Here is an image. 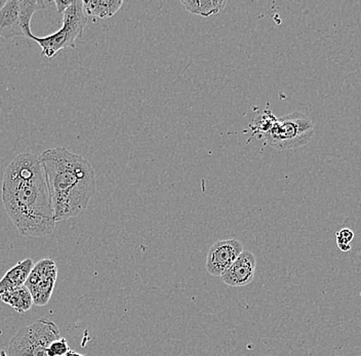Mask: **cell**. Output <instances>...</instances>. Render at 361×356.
Masks as SVG:
<instances>
[{
  "label": "cell",
  "instance_id": "1",
  "mask_svg": "<svg viewBox=\"0 0 361 356\" xmlns=\"http://www.w3.org/2000/svg\"><path fill=\"white\" fill-rule=\"evenodd\" d=\"M1 200L6 214L25 238H44L56 226L44 168L32 153L18 155L2 178Z\"/></svg>",
  "mask_w": 361,
  "mask_h": 356
},
{
  "label": "cell",
  "instance_id": "2",
  "mask_svg": "<svg viewBox=\"0 0 361 356\" xmlns=\"http://www.w3.org/2000/svg\"><path fill=\"white\" fill-rule=\"evenodd\" d=\"M38 157L44 168L56 223L78 217L96 193L94 168L85 157L64 147L49 148Z\"/></svg>",
  "mask_w": 361,
  "mask_h": 356
},
{
  "label": "cell",
  "instance_id": "3",
  "mask_svg": "<svg viewBox=\"0 0 361 356\" xmlns=\"http://www.w3.org/2000/svg\"><path fill=\"white\" fill-rule=\"evenodd\" d=\"M314 123L310 117L295 111L279 118L276 117L269 130L259 139H263L274 149H297L310 141L314 135Z\"/></svg>",
  "mask_w": 361,
  "mask_h": 356
},
{
  "label": "cell",
  "instance_id": "4",
  "mask_svg": "<svg viewBox=\"0 0 361 356\" xmlns=\"http://www.w3.org/2000/svg\"><path fill=\"white\" fill-rule=\"evenodd\" d=\"M87 23V16L83 10L82 1L73 0L71 6L63 13L60 30L45 37L33 35L31 39L39 44L42 55L51 59L62 49H75V40L83 35Z\"/></svg>",
  "mask_w": 361,
  "mask_h": 356
},
{
  "label": "cell",
  "instance_id": "5",
  "mask_svg": "<svg viewBox=\"0 0 361 356\" xmlns=\"http://www.w3.org/2000/svg\"><path fill=\"white\" fill-rule=\"evenodd\" d=\"M60 331L55 322L47 319L22 328L11 340L8 356H47V347L59 339Z\"/></svg>",
  "mask_w": 361,
  "mask_h": 356
},
{
  "label": "cell",
  "instance_id": "6",
  "mask_svg": "<svg viewBox=\"0 0 361 356\" xmlns=\"http://www.w3.org/2000/svg\"><path fill=\"white\" fill-rule=\"evenodd\" d=\"M45 8L44 0H8L0 8V37L32 38L31 20Z\"/></svg>",
  "mask_w": 361,
  "mask_h": 356
},
{
  "label": "cell",
  "instance_id": "7",
  "mask_svg": "<svg viewBox=\"0 0 361 356\" xmlns=\"http://www.w3.org/2000/svg\"><path fill=\"white\" fill-rule=\"evenodd\" d=\"M58 277V268L51 259H44L34 264L26 286L32 296L34 305L45 306L53 295Z\"/></svg>",
  "mask_w": 361,
  "mask_h": 356
},
{
  "label": "cell",
  "instance_id": "8",
  "mask_svg": "<svg viewBox=\"0 0 361 356\" xmlns=\"http://www.w3.org/2000/svg\"><path fill=\"white\" fill-rule=\"evenodd\" d=\"M243 252V245L235 238L219 240L209 247L205 269L212 276L221 277Z\"/></svg>",
  "mask_w": 361,
  "mask_h": 356
},
{
  "label": "cell",
  "instance_id": "9",
  "mask_svg": "<svg viewBox=\"0 0 361 356\" xmlns=\"http://www.w3.org/2000/svg\"><path fill=\"white\" fill-rule=\"evenodd\" d=\"M256 256L245 251L237 257L231 267L221 276L223 283L231 288H243L252 283L256 274Z\"/></svg>",
  "mask_w": 361,
  "mask_h": 356
},
{
  "label": "cell",
  "instance_id": "10",
  "mask_svg": "<svg viewBox=\"0 0 361 356\" xmlns=\"http://www.w3.org/2000/svg\"><path fill=\"white\" fill-rule=\"evenodd\" d=\"M33 267L34 263L31 259H25L13 266L0 281V294L25 286Z\"/></svg>",
  "mask_w": 361,
  "mask_h": 356
},
{
  "label": "cell",
  "instance_id": "11",
  "mask_svg": "<svg viewBox=\"0 0 361 356\" xmlns=\"http://www.w3.org/2000/svg\"><path fill=\"white\" fill-rule=\"evenodd\" d=\"M123 0H83L82 6L87 17H98L100 19H107L115 15L121 6Z\"/></svg>",
  "mask_w": 361,
  "mask_h": 356
},
{
  "label": "cell",
  "instance_id": "12",
  "mask_svg": "<svg viewBox=\"0 0 361 356\" xmlns=\"http://www.w3.org/2000/svg\"><path fill=\"white\" fill-rule=\"evenodd\" d=\"M0 301L11 306L20 314L30 310L34 305L32 296L26 286L0 294Z\"/></svg>",
  "mask_w": 361,
  "mask_h": 356
},
{
  "label": "cell",
  "instance_id": "13",
  "mask_svg": "<svg viewBox=\"0 0 361 356\" xmlns=\"http://www.w3.org/2000/svg\"><path fill=\"white\" fill-rule=\"evenodd\" d=\"M182 6L193 15L209 17L225 8L226 0H180Z\"/></svg>",
  "mask_w": 361,
  "mask_h": 356
},
{
  "label": "cell",
  "instance_id": "14",
  "mask_svg": "<svg viewBox=\"0 0 361 356\" xmlns=\"http://www.w3.org/2000/svg\"><path fill=\"white\" fill-rule=\"evenodd\" d=\"M69 351L67 340L65 338H59L47 347V356H67Z\"/></svg>",
  "mask_w": 361,
  "mask_h": 356
},
{
  "label": "cell",
  "instance_id": "15",
  "mask_svg": "<svg viewBox=\"0 0 361 356\" xmlns=\"http://www.w3.org/2000/svg\"><path fill=\"white\" fill-rule=\"evenodd\" d=\"M336 238H337V245L341 251L345 253L351 251V243L354 238V232L351 229H341Z\"/></svg>",
  "mask_w": 361,
  "mask_h": 356
},
{
  "label": "cell",
  "instance_id": "16",
  "mask_svg": "<svg viewBox=\"0 0 361 356\" xmlns=\"http://www.w3.org/2000/svg\"><path fill=\"white\" fill-rule=\"evenodd\" d=\"M73 0H55L56 11L58 13H64L65 11L71 6Z\"/></svg>",
  "mask_w": 361,
  "mask_h": 356
},
{
  "label": "cell",
  "instance_id": "17",
  "mask_svg": "<svg viewBox=\"0 0 361 356\" xmlns=\"http://www.w3.org/2000/svg\"><path fill=\"white\" fill-rule=\"evenodd\" d=\"M67 356H85V355H80V353L76 352V351H73V350H71V349H70V351H69V352H68Z\"/></svg>",
  "mask_w": 361,
  "mask_h": 356
},
{
  "label": "cell",
  "instance_id": "18",
  "mask_svg": "<svg viewBox=\"0 0 361 356\" xmlns=\"http://www.w3.org/2000/svg\"><path fill=\"white\" fill-rule=\"evenodd\" d=\"M0 356H8V355H6V352H4V351H1V352H0Z\"/></svg>",
  "mask_w": 361,
  "mask_h": 356
}]
</instances>
